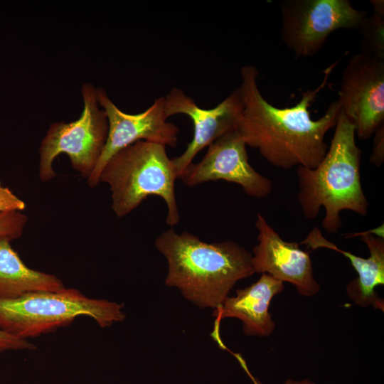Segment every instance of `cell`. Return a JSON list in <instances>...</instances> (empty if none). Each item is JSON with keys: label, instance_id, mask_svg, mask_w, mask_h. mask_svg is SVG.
<instances>
[{"label": "cell", "instance_id": "cell-9", "mask_svg": "<svg viewBox=\"0 0 384 384\" xmlns=\"http://www.w3.org/2000/svg\"><path fill=\"white\" fill-rule=\"evenodd\" d=\"M341 110L361 140L372 137L384 124V59L359 53L346 65L341 82Z\"/></svg>", "mask_w": 384, "mask_h": 384}, {"label": "cell", "instance_id": "cell-16", "mask_svg": "<svg viewBox=\"0 0 384 384\" xmlns=\"http://www.w3.org/2000/svg\"><path fill=\"white\" fill-rule=\"evenodd\" d=\"M373 14L366 18L360 31L361 53L384 59V1L370 0Z\"/></svg>", "mask_w": 384, "mask_h": 384}, {"label": "cell", "instance_id": "cell-19", "mask_svg": "<svg viewBox=\"0 0 384 384\" xmlns=\"http://www.w3.org/2000/svg\"><path fill=\"white\" fill-rule=\"evenodd\" d=\"M25 207L24 201L0 182V214L11 210L22 211Z\"/></svg>", "mask_w": 384, "mask_h": 384}, {"label": "cell", "instance_id": "cell-3", "mask_svg": "<svg viewBox=\"0 0 384 384\" xmlns=\"http://www.w3.org/2000/svg\"><path fill=\"white\" fill-rule=\"evenodd\" d=\"M355 138V127L341 108L330 147L321 161L314 169H297V199L302 214L314 220L323 207L321 226L329 233L341 228V211L362 216L368 213L369 203L361 181V150Z\"/></svg>", "mask_w": 384, "mask_h": 384}, {"label": "cell", "instance_id": "cell-12", "mask_svg": "<svg viewBox=\"0 0 384 384\" xmlns=\"http://www.w3.org/2000/svg\"><path fill=\"white\" fill-rule=\"evenodd\" d=\"M255 227L258 244L253 247L252 255L255 273L268 274L290 283L304 297L318 294L321 288L314 275L309 252L302 250L296 242L284 240L260 213Z\"/></svg>", "mask_w": 384, "mask_h": 384}, {"label": "cell", "instance_id": "cell-6", "mask_svg": "<svg viewBox=\"0 0 384 384\" xmlns=\"http://www.w3.org/2000/svg\"><path fill=\"white\" fill-rule=\"evenodd\" d=\"M82 95L84 109L78 119L50 124L39 148V177L42 181L53 178L55 159L66 154L73 168L89 178L96 167L105 145L108 122L104 110L100 108L97 89L83 83Z\"/></svg>", "mask_w": 384, "mask_h": 384}, {"label": "cell", "instance_id": "cell-7", "mask_svg": "<svg viewBox=\"0 0 384 384\" xmlns=\"http://www.w3.org/2000/svg\"><path fill=\"white\" fill-rule=\"evenodd\" d=\"M366 14L348 0H285L281 4L282 39L296 57H312L336 30H360Z\"/></svg>", "mask_w": 384, "mask_h": 384}, {"label": "cell", "instance_id": "cell-18", "mask_svg": "<svg viewBox=\"0 0 384 384\" xmlns=\"http://www.w3.org/2000/svg\"><path fill=\"white\" fill-rule=\"evenodd\" d=\"M35 349L36 346L28 340L14 336L0 329V353Z\"/></svg>", "mask_w": 384, "mask_h": 384}, {"label": "cell", "instance_id": "cell-10", "mask_svg": "<svg viewBox=\"0 0 384 384\" xmlns=\"http://www.w3.org/2000/svg\"><path fill=\"white\" fill-rule=\"evenodd\" d=\"M179 178L188 186L218 180L235 183L257 198L268 196L273 188L272 181L250 164L246 144L235 130L210 144L203 158L197 164H190Z\"/></svg>", "mask_w": 384, "mask_h": 384}, {"label": "cell", "instance_id": "cell-8", "mask_svg": "<svg viewBox=\"0 0 384 384\" xmlns=\"http://www.w3.org/2000/svg\"><path fill=\"white\" fill-rule=\"evenodd\" d=\"M97 96L107 118L108 133L98 163L87 179L90 187L97 186L104 166L114 154L137 141L176 146L179 129L167 121L164 96L155 99L146 110L135 114L119 110L102 88L97 89Z\"/></svg>", "mask_w": 384, "mask_h": 384}, {"label": "cell", "instance_id": "cell-20", "mask_svg": "<svg viewBox=\"0 0 384 384\" xmlns=\"http://www.w3.org/2000/svg\"><path fill=\"white\" fill-rule=\"evenodd\" d=\"M384 161V124H381L374 133L373 148L370 163L380 166Z\"/></svg>", "mask_w": 384, "mask_h": 384}, {"label": "cell", "instance_id": "cell-21", "mask_svg": "<svg viewBox=\"0 0 384 384\" xmlns=\"http://www.w3.org/2000/svg\"><path fill=\"white\" fill-rule=\"evenodd\" d=\"M283 384H315V383L312 382L309 379H304L302 380H293L292 379H289Z\"/></svg>", "mask_w": 384, "mask_h": 384}, {"label": "cell", "instance_id": "cell-5", "mask_svg": "<svg viewBox=\"0 0 384 384\" xmlns=\"http://www.w3.org/2000/svg\"><path fill=\"white\" fill-rule=\"evenodd\" d=\"M123 304L87 297L74 288L60 292H37L17 299H0V329L27 340L88 316L102 328L123 321Z\"/></svg>", "mask_w": 384, "mask_h": 384}, {"label": "cell", "instance_id": "cell-2", "mask_svg": "<svg viewBox=\"0 0 384 384\" xmlns=\"http://www.w3.org/2000/svg\"><path fill=\"white\" fill-rule=\"evenodd\" d=\"M155 246L167 260L165 284L200 308H218L238 281L255 273L252 254L233 241L208 243L171 228Z\"/></svg>", "mask_w": 384, "mask_h": 384}, {"label": "cell", "instance_id": "cell-17", "mask_svg": "<svg viewBox=\"0 0 384 384\" xmlns=\"http://www.w3.org/2000/svg\"><path fill=\"white\" fill-rule=\"evenodd\" d=\"M27 217L19 210H11L0 214V237L11 240L21 236Z\"/></svg>", "mask_w": 384, "mask_h": 384}, {"label": "cell", "instance_id": "cell-11", "mask_svg": "<svg viewBox=\"0 0 384 384\" xmlns=\"http://www.w3.org/2000/svg\"><path fill=\"white\" fill-rule=\"evenodd\" d=\"M167 117L185 114L193 124V137L180 156L171 159L177 176L192 163L196 155L223 134L235 130L243 110L239 88L211 109L201 108L194 100L182 90L174 87L164 96Z\"/></svg>", "mask_w": 384, "mask_h": 384}, {"label": "cell", "instance_id": "cell-14", "mask_svg": "<svg viewBox=\"0 0 384 384\" xmlns=\"http://www.w3.org/2000/svg\"><path fill=\"white\" fill-rule=\"evenodd\" d=\"M284 289V282L262 273L256 282L237 289L235 296L227 297L222 304L215 309L214 332L218 331L223 319L232 317L242 322L243 331L247 336H270L274 331L275 322L269 311L270 304L274 297Z\"/></svg>", "mask_w": 384, "mask_h": 384}, {"label": "cell", "instance_id": "cell-13", "mask_svg": "<svg viewBox=\"0 0 384 384\" xmlns=\"http://www.w3.org/2000/svg\"><path fill=\"white\" fill-rule=\"evenodd\" d=\"M373 230L356 234L360 235L366 245L370 252L368 258L356 256L338 247L329 241L317 227L310 231L301 244L312 250L330 249L347 257L358 274V277L349 282L346 287L348 297L359 306H373L375 309L383 311L384 302L375 289L378 285L384 284V238L381 230L375 232Z\"/></svg>", "mask_w": 384, "mask_h": 384}, {"label": "cell", "instance_id": "cell-1", "mask_svg": "<svg viewBox=\"0 0 384 384\" xmlns=\"http://www.w3.org/2000/svg\"><path fill=\"white\" fill-rule=\"evenodd\" d=\"M329 73L316 89L304 92L297 104L277 108L261 94L257 68L244 65L238 87L243 110L235 131L246 146L257 149L266 161L277 168H316L328 150L325 135L335 127L341 109L339 102L335 100L319 119L311 118L309 108L326 85Z\"/></svg>", "mask_w": 384, "mask_h": 384}, {"label": "cell", "instance_id": "cell-4", "mask_svg": "<svg viewBox=\"0 0 384 384\" xmlns=\"http://www.w3.org/2000/svg\"><path fill=\"white\" fill-rule=\"evenodd\" d=\"M166 147L137 141L119 150L107 162L99 183L110 186L112 208L118 218L129 214L149 196H156L166 204V224L174 227L178 223L175 195L178 176Z\"/></svg>", "mask_w": 384, "mask_h": 384}, {"label": "cell", "instance_id": "cell-15", "mask_svg": "<svg viewBox=\"0 0 384 384\" xmlns=\"http://www.w3.org/2000/svg\"><path fill=\"white\" fill-rule=\"evenodd\" d=\"M6 237H0V299H14L37 292L65 289L56 276L28 267Z\"/></svg>", "mask_w": 384, "mask_h": 384}]
</instances>
